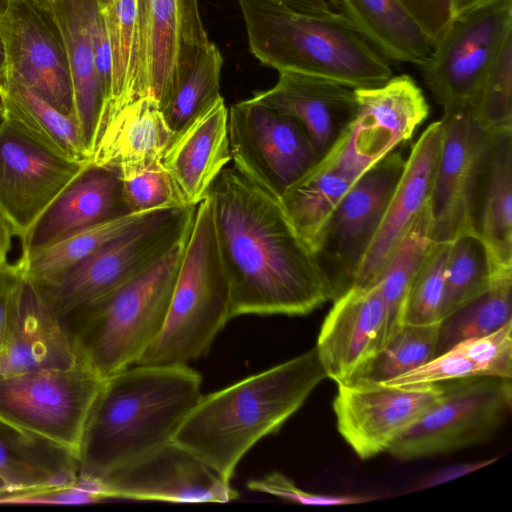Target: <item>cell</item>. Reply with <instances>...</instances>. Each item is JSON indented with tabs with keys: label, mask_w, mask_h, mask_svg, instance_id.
<instances>
[{
	"label": "cell",
	"mask_w": 512,
	"mask_h": 512,
	"mask_svg": "<svg viewBox=\"0 0 512 512\" xmlns=\"http://www.w3.org/2000/svg\"><path fill=\"white\" fill-rule=\"evenodd\" d=\"M103 500L102 496L84 490L75 483L68 486L0 494V504L13 505H82Z\"/></svg>",
	"instance_id": "obj_46"
},
{
	"label": "cell",
	"mask_w": 512,
	"mask_h": 512,
	"mask_svg": "<svg viewBox=\"0 0 512 512\" xmlns=\"http://www.w3.org/2000/svg\"><path fill=\"white\" fill-rule=\"evenodd\" d=\"M433 242L428 203L394 249L375 283L386 308L385 344L404 325L410 286Z\"/></svg>",
	"instance_id": "obj_32"
},
{
	"label": "cell",
	"mask_w": 512,
	"mask_h": 512,
	"mask_svg": "<svg viewBox=\"0 0 512 512\" xmlns=\"http://www.w3.org/2000/svg\"><path fill=\"white\" fill-rule=\"evenodd\" d=\"M440 323L404 324L369 362L343 383H384L427 363L436 356Z\"/></svg>",
	"instance_id": "obj_38"
},
{
	"label": "cell",
	"mask_w": 512,
	"mask_h": 512,
	"mask_svg": "<svg viewBox=\"0 0 512 512\" xmlns=\"http://www.w3.org/2000/svg\"><path fill=\"white\" fill-rule=\"evenodd\" d=\"M443 111L441 150L429 200L434 242H450L477 231L479 192L496 136L471 105Z\"/></svg>",
	"instance_id": "obj_11"
},
{
	"label": "cell",
	"mask_w": 512,
	"mask_h": 512,
	"mask_svg": "<svg viewBox=\"0 0 512 512\" xmlns=\"http://www.w3.org/2000/svg\"><path fill=\"white\" fill-rule=\"evenodd\" d=\"M422 28L433 45L453 19L451 0H398Z\"/></svg>",
	"instance_id": "obj_47"
},
{
	"label": "cell",
	"mask_w": 512,
	"mask_h": 512,
	"mask_svg": "<svg viewBox=\"0 0 512 512\" xmlns=\"http://www.w3.org/2000/svg\"><path fill=\"white\" fill-rule=\"evenodd\" d=\"M471 107L492 132L512 131V34L500 48Z\"/></svg>",
	"instance_id": "obj_41"
},
{
	"label": "cell",
	"mask_w": 512,
	"mask_h": 512,
	"mask_svg": "<svg viewBox=\"0 0 512 512\" xmlns=\"http://www.w3.org/2000/svg\"><path fill=\"white\" fill-rule=\"evenodd\" d=\"M495 459L484 460L479 462H470L463 464H456L446 468H443L439 471L428 476L425 481L420 485V488H428L431 486L439 485L444 482L453 480L457 477H460L464 474L475 471L487 464L493 462Z\"/></svg>",
	"instance_id": "obj_50"
},
{
	"label": "cell",
	"mask_w": 512,
	"mask_h": 512,
	"mask_svg": "<svg viewBox=\"0 0 512 512\" xmlns=\"http://www.w3.org/2000/svg\"><path fill=\"white\" fill-rule=\"evenodd\" d=\"M448 248L449 242H433L429 248L408 292L404 324L442 321Z\"/></svg>",
	"instance_id": "obj_40"
},
{
	"label": "cell",
	"mask_w": 512,
	"mask_h": 512,
	"mask_svg": "<svg viewBox=\"0 0 512 512\" xmlns=\"http://www.w3.org/2000/svg\"><path fill=\"white\" fill-rule=\"evenodd\" d=\"M100 11L109 36L112 78L110 97L103 106L98 128L115 112L136 99L137 0H111Z\"/></svg>",
	"instance_id": "obj_36"
},
{
	"label": "cell",
	"mask_w": 512,
	"mask_h": 512,
	"mask_svg": "<svg viewBox=\"0 0 512 512\" xmlns=\"http://www.w3.org/2000/svg\"><path fill=\"white\" fill-rule=\"evenodd\" d=\"M211 42L198 0H137L136 99L162 107Z\"/></svg>",
	"instance_id": "obj_15"
},
{
	"label": "cell",
	"mask_w": 512,
	"mask_h": 512,
	"mask_svg": "<svg viewBox=\"0 0 512 512\" xmlns=\"http://www.w3.org/2000/svg\"><path fill=\"white\" fill-rule=\"evenodd\" d=\"M7 72L6 52L3 37L0 31V83L3 82Z\"/></svg>",
	"instance_id": "obj_54"
},
{
	"label": "cell",
	"mask_w": 512,
	"mask_h": 512,
	"mask_svg": "<svg viewBox=\"0 0 512 512\" xmlns=\"http://www.w3.org/2000/svg\"><path fill=\"white\" fill-rule=\"evenodd\" d=\"M476 230L496 272L512 269V131L495 136L479 192Z\"/></svg>",
	"instance_id": "obj_29"
},
{
	"label": "cell",
	"mask_w": 512,
	"mask_h": 512,
	"mask_svg": "<svg viewBox=\"0 0 512 512\" xmlns=\"http://www.w3.org/2000/svg\"><path fill=\"white\" fill-rule=\"evenodd\" d=\"M2 92L7 119L62 156L91 162V154L75 117L60 112L11 76H5Z\"/></svg>",
	"instance_id": "obj_31"
},
{
	"label": "cell",
	"mask_w": 512,
	"mask_h": 512,
	"mask_svg": "<svg viewBox=\"0 0 512 512\" xmlns=\"http://www.w3.org/2000/svg\"><path fill=\"white\" fill-rule=\"evenodd\" d=\"M223 58L211 42L200 52L193 66L161 107L173 135L184 128L207 107L220 99Z\"/></svg>",
	"instance_id": "obj_39"
},
{
	"label": "cell",
	"mask_w": 512,
	"mask_h": 512,
	"mask_svg": "<svg viewBox=\"0 0 512 512\" xmlns=\"http://www.w3.org/2000/svg\"><path fill=\"white\" fill-rule=\"evenodd\" d=\"M353 182L336 171L312 167L281 196L289 220L311 250Z\"/></svg>",
	"instance_id": "obj_34"
},
{
	"label": "cell",
	"mask_w": 512,
	"mask_h": 512,
	"mask_svg": "<svg viewBox=\"0 0 512 512\" xmlns=\"http://www.w3.org/2000/svg\"><path fill=\"white\" fill-rule=\"evenodd\" d=\"M511 34L512 0H489L454 17L420 66L435 101L443 109L471 105Z\"/></svg>",
	"instance_id": "obj_13"
},
{
	"label": "cell",
	"mask_w": 512,
	"mask_h": 512,
	"mask_svg": "<svg viewBox=\"0 0 512 512\" xmlns=\"http://www.w3.org/2000/svg\"><path fill=\"white\" fill-rule=\"evenodd\" d=\"M188 232L146 269L63 319L80 361L100 379L135 365L159 335Z\"/></svg>",
	"instance_id": "obj_5"
},
{
	"label": "cell",
	"mask_w": 512,
	"mask_h": 512,
	"mask_svg": "<svg viewBox=\"0 0 512 512\" xmlns=\"http://www.w3.org/2000/svg\"><path fill=\"white\" fill-rule=\"evenodd\" d=\"M15 238L22 240V235L0 208V262L10 261L9 254Z\"/></svg>",
	"instance_id": "obj_51"
},
{
	"label": "cell",
	"mask_w": 512,
	"mask_h": 512,
	"mask_svg": "<svg viewBox=\"0 0 512 512\" xmlns=\"http://www.w3.org/2000/svg\"><path fill=\"white\" fill-rule=\"evenodd\" d=\"M1 420V419H0ZM2 421V420H1ZM6 424V423H5Z\"/></svg>",
	"instance_id": "obj_60"
},
{
	"label": "cell",
	"mask_w": 512,
	"mask_h": 512,
	"mask_svg": "<svg viewBox=\"0 0 512 512\" xmlns=\"http://www.w3.org/2000/svg\"><path fill=\"white\" fill-rule=\"evenodd\" d=\"M228 138L233 167L280 200L317 163L309 137L295 118L251 98L228 109Z\"/></svg>",
	"instance_id": "obj_14"
},
{
	"label": "cell",
	"mask_w": 512,
	"mask_h": 512,
	"mask_svg": "<svg viewBox=\"0 0 512 512\" xmlns=\"http://www.w3.org/2000/svg\"><path fill=\"white\" fill-rule=\"evenodd\" d=\"M247 487L256 492L267 493L304 505L334 506L357 504L371 499L357 495L316 494L304 491L285 475L273 472L259 479L249 480Z\"/></svg>",
	"instance_id": "obj_45"
},
{
	"label": "cell",
	"mask_w": 512,
	"mask_h": 512,
	"mask_svg": "<svg viewBox=\"0 0 512 512\" xmlns=\"http://www.w3.org/2000/svg\"><path fill=\"white\" fill-rule=\"evenodd\" d=\"M327 378L316 347L203 395L178 428L173 442L230 482L243 456L276 433Z\"/></svg>",
	"instance_id": "obj_3"
},
{
	"label": "cell",
	"mask_w": 512,
	"mask_h": 512,
	"mask_svg": "<svg viewBox=\"0 0 512 512\" xmlns=\"http://www.w3.org/2000/svg\"><path fill=\"white\" fill-rule=\"evenodd\" d=\"M512 321V269L495 274L490 287L440 323L436 355L485 336Z\"/></svg>",
	"instance_id": "obj_35"
},
{
	"label": "cell",
	"mask_w": 512,
	"mask_h": 512,
	"mask_svg": "<svg viewBox=\"0 0 512 512\" xmlns=\"http://www.w3.org/2000/svg\"><path fill=\"white\" fill-rule=\"evenodd\" d=\"M230 160L228 108L221 97L173 135L161 165L182 205L197 206Z\"/></svg>",
	"instance_id": "obj_25"
},
{
	"label": "cell",
	"mask_w": 512,
	"mask_h": 512,
	"mask_svg": "<svg viewBox=\"0 0 512 512\" xmlns=\"http://www.w3.org/2000/svg\"><path fill=\"white\" fill-rule=\"evenodd\" d=\"M6 119V109L2 92V83H0V128Z\"/></svg>",
	"instance_id": "obj_55"
},
{
	"label": "cell",
	"mask_w": 512,
	"mask_h": 512,
	"mask_svg": "<svg viewBox=\"0 0 512 512\" xmlns=\"http://www.w3.org/2000/svg\"><path fill=\"white\" fill-rule=\"evenodd\" d=\"M511 407L510 378L476 376L445 382L439 399L387 452L408 461L480 443L496 431Z\"/></svg>",
	"instance_id": "obj_9"
},
{
	"label": "cell",
	"mask_w": 512,
	"mask_h": 512,
	"mask_svg": "<svg viewBox=\"0 0 512 512\" xmlns=\"http://www.w3.org/2000/svg\"><path fill=\"white\" fill-rule=\"evenodd\" d=\"M89 163L62 156L5 119L0 128V208L22 238Z\"/></svg>",
	"instance_id": "obj_18"
},
{
	"label": "cell",
	"mask_w": 512,
	"mask_h": 512,
	"mask_svg": "<svg viewBox=\"0 0 512 512\" xmlns=\"http://www.w3.org/2000/svg\"><path fill=\"white\" fill-rule=\"evenodd\" d=\"M103 382L82 362L0 377V419L79 462L85 428Z\"/></svg>",
	"instance_id": "obj_7"
},
{
	"label": "cell",
	"mask_w": 512,
	"mask_h": 512,
	"mask_svg": "<svg viewBox=\"0 0 512 512\" xmlns=\"http://www.w3.org/2000/svg\"><path fill=\"white\" fill-rule=\"evenodd\" d=\"M80 361L64 320L25 274L0 348V377L54 368Z\"/></svg>",
	"instance_id": "obj_21"
},
{
	"label": "cell",
	"mask_w": 512,
	"mask_h": 512,
	"mask_svg": "<svg viewBox=\"0 0 512 512\" xmlns=\"http://www.w3.org/2000/svg\"><path fill=\"white\" fill-rule=\"evenodd\" d=\"M196 206L162 208L45 283H36L64 319L131 279L189 230ZM35 282V281H34Z\"/></svg>",
	"instance_id": "obj_8"
},
{
	"label": "cell",
	"mask_w": 512,
	"mask_h": 512,
	"mask_svg": "<svg viewBox=\"0 0 512 512\" xmlns=\"http://www.w3.org/2000/svg\"><path fill=\"white\" fill-rule=\"evenodd\" d=\"M252 100L295 118L306 131L317 162L351 122L356 111L354 88L331 79L279 72L269 89Z\"/></svg>",
	"instance_id": "obj_24"
},
{
	"label": "cell",
	"mask_w": 512,
	"mask_h": 512,
	"mask_svg": "<svg viewBox=\"0 0 512 512\" xmlns=\"http://www.w3.org/2000/svg\"><path fill=\"white\" fill-rule=\"evenodd\" d=\"M79 468L64 451L0 420V478L9 492L71 485Z\"/></svg>",
	"instance_id": "obj_30"
},
{
	"label": "cell",
	"mask_w": 512,
	"mask_h": 512,
	"mask_svg": "<svg viewBox=\"0 0 512 512\" xmlns=\"http://www.w3.org/2000/svg\"><path fill=\"white\" fill-rule=\"evenodd\" d=\"M121 182L124 200L130 212L184 206L162 165L121 178Z\"/></svg>",
	"instance_id": "obj_42"
},
{
	"label": "cell",
	"mask_w": 512,
	"mask_h": 512,
	"mask_svg": "<svg viewBox=\"0 0 512 512\" xmlns=\"http://www.w3.org/2000/svg\"><path fill=\"white\" fill-rule=\"evenodd\" d=\"M456 346L476 365L481 376L512 378V321Z\"/></svg>",
	"instance_id": "obj_43"
},
{
	"label": "cell",
	"mask_w": 512,
	"mask_h": 512,
	"mask_svg": "<svg viewBox=\"0 0 512 512\" xmlns=\"http://www.w3.org/2000/svg\"><path fill=\"white\" fill-rule=\"evenodd\" d=\"M489 0H451L453 18Z\"/></svg>",
	"instance_id": "obj_53"
},
{
	"label": "cell",
	"mask_w": 512,
	"mask_h": 512,
	"mask_svg": "<svg viewBox=\"0 0 512 512\" xmlns=\"http://www.w3.org/2000/svg\"><path fill=\"white\" fill-rule=\"evenodd\" d=\"M442 143L440 120L430 124L413 145L380 226L354 276L351 287L368 289L417 216L429 203Z\"/></svg>",
	"instance_id": "obj_20"
},
{
	"label": "cell",
	"mask_w": 512,
	"mask_h": 512,
	"mask_svg": "<svg viewBox=\"0 0 512 512\" xmlns=\"http://www.w3.org/2000/svg\"><path fill=\"white\" fill-rule=\"evenodd\" d=\"M25 278L24 261L0 262V348L4 342L15 299Z\"/></svg>",
	"instance_id": "obj_48"
},
{
	"label": "cell",
	"mask_w": 512,
	"mask_h": 512,
	"mask_svg": "<svg viewBox=\"0 0 512 512\" xmlns=\"http://www.w3.org/2000/svg\"><path fill=\"white\" fill-rule=\"evenodd\" d=\"M481 376L476 365L455 345L427 363L383 384L415 386Z\"/></svg>",
	"instance_id": "obj_44"
},
{
	"label": "cell",
	"mask_w": 512,
	"mask_h": 512,
	"mask_svg": "<svg viewBox=\"0 0 512 512\" xmlns=\"http://www.w3.org/2000/svg\"><path fill=\"white\" fill-rule=\"evenodd\" d=\"M295 10L318 14L327 15L333 13L335 10L330 7L326 0H276Z\"/></svg>",
	"instance_id": "obj_52"
},
{
	"label": "cell",
	"mask_w": 512,
	"mask_h": 512,
	"mask_svg": "<svg viewBox=\"0 0 512 512\" xmlns=\"http://www.w3.org/2000/svg\"><path fill=\"white\" fill-rule=\"evenodd\" d=\"M69 66L74 113L91 154L104 105L94 55L93 25L96 0H47Z\"/></svg>",
	"instance_id": "obj_27"
},
{
	"label": "cell",
	"mask_w": 512,
	"mask_h": 512,
	"mask_svg": "<svg viewBox=\"0 0 512 512\" xmlns=\"http://www.w3.org/2000/svg\"><path fill=\"white\" fill-rule=\"evenodd\" d=\"M405 161L401 153L394 150L362 173L341 198L312 245L332 300L351 288Z\"/></svg>",
	"instance_id": "obj_12"
},
{
	"label": "cell",
	"mask_w": 512,
	"mask_h": 512,
	"mask_svg": "<svg viewBox=\"0 0 512 512\" xmlns=\"http://www.w3.org/2000/svg\"><path fill=\"white\" fill-rule=\"evenodd\" d=\"M99 481L107 499L226 503L238 497L230 482L173 441L113 469Z\"/></svg>",
	"instance_id": "obj_19"
},
{
	"label": "cell",
	"mask_w": 512,
	"mask_h": 512,
	"mask_svg": "<svg viewBox=\"0 0 512 512\" xmlns=\"http://www.w3.org/2000/svg\"><path fill=\"white\" fill-rule=\"evenodd\" d=\"M444 383L392 386L338 383L333 400L337 428L361 459L388 451L441 396Z\"/></svg>",
	"instance_id": "obj_17"
},
{
	"label": "cell",
	"mask_w": 512,
	"mask_h": 512,
	"mask_svg": "<svg viewBox=\"0 0 512 512\" xmlns=\"http://www.w3.org/2000/svg\"><path fill=\"white\" fill-rule=\"evenodd\" d=\"M249 50L278 72L323 77L353 88L375 87L393 76L378 53L337 11L295 10L276 0H238Z\"/></svg>",
	"instance_id": "obj_4"
},
{
	"label": "cell",
	"mask_w": 512,
	"mask_h": 512,
	"mask_svg": "<svg viewBox=\"0 0 512 512\" xmlns=\"http://www.w3.org/2000/svg\"><path fill=\"white\" fill-rule=\"evenodd\" d=\"M158 210L128 213L78 230L21 258L24 261L25 274L38 284L50 281Z\"/></svg>",
	"instance_id": "obj_33"
},
{
	"label": "cell",
	"mask_w": 512,
	"mask_h": 512,
	"mask_svg": "<svg viewBox=\"0 0 512 512\" xmlns=\"http://www.w3.org/2000/svg\"><path fill=\"white\" fill-rule=\"evenodd\" d=\"M328 2V4L330 5V7L334 10H339V7H338V2L337 0H326Z\"/></svg>",
	"instance_id": "obj_59"
},
{
	"label": "cell",
	"mask_w": 512,
	"mask_h": 512,
	"mask_svg": "<svg viewBox=\"0 0 512 512\" xmlns=\"http://www.w3.org/2000/svg\"><path fill=\"white\" fill-rule=\"evenodd\" d=\"M93 44L95 64L105 104L110 97L111 91L112 56L105 19L100 10L93 25Z\"/></svg>",
	"instance_id": "obj_49"
},
{
	"label": "cell",
	"mask_w": 512,
	"mask_h": 512,
	"mask_svg": "<svg viewBox=\"0 0 512 512\" xmlns=\"http://www.w3.org/2000/svg\"><path fill=\"white\" fill-rule=\"evenodd\" d=\"M172 137L159 102L152 96H142L99 126L91 163L113 168L120 178H127L161 165Z\"/></svg>",
	"instance_id": "obj_26"
},
{
	"label": "cell",
	"mask_w": 512,
	"mask_h": 512,
	"mask_svg": "<svg viewBox=\"0 0 512 512\" xmlns=\"http://www.w3.org/2000/svg\"><path fill=\"white\" fill-rule=\"evenodd\" d=\"M7 492H9L8 487L0 478V494L7 493Z\"/></svg>",
	"instance_id": "obj_58"
},
{
	"label": "cell",
	"mask_w": 512,
	"mask_h": 512,
	"mask_svg": "<svg viewBox=\"0 0 512 512\" xmlns=\"http://www.w3.org/2000/svg\"><path fill=\"white\" fill-rule=\"evenodd\" d=\"M230 319L229 281L208 195L196 206L163 327L135 365H188Z\"/></svg>",
	"instance_id": "obj_6"
},
{
	"label": "cell",
	"mask_w": 512,
	"mask_h": 512,
	"mask_svg": "<svg viewBox=\"0 0 512 512\" xmlns=\"http://www.w3.org/2000/svg\"><path fill=\"white\" fill-rule=\"evenodd\" d=\"M0 31L6 75L27 85L60 112L75 117L66 53L47 0H11Z\"/></svg>",
	"instance_id": "obj_16"
},
{
	"label": "cell",
	"mask_w": 512,
	"mask_h": 512,
	"mask_svg": "<svg viewBox=\"0 0 512 512\" xmlns=\"http://www.w3.org/2000/svg\"><path fill=\"white\" fill-rule=\"evenodd\" d=\"M98 7L100 10L106 8L111 0H96Z\"/></svg>",
	"instance_id": "obj_57"
},
{
	"label": "cell",
	"mask_w": 512,
	"mask_h": 512,
	"mask_svg": "<svg viewBox=\"0 0 512 512\" xmlns=\"http://www.w3.org/2000/svg\"><path fill=\"white\" fill-rule=\"evenodd\" d=\"M11 0H0V21L6 14Z\"/></svg>",
	"instance_id": "obj_56"
},
{
	"label": "cell",
	"mask_w": 512,
	"mask_h": 512,
	"mask_svg": "<svg viewBox=\"0 0 512 512\" xmlns=\"http://www.w3.org/2000/svg\"><path fill=\"white\" fill-rule=\"evenodd\" d=\"M340 13L388 61L424 65L434 45L398 0H337Z\"/></svg>",
	"instance_id": "obj_28"
},
{
	"label": "cell",
	"mask_w": 512,
	"mask_h": 512,
	"mask_svg": "<svg viewBox=\"0 0 512 512\" xmlns=\"http://www.w3.org/2000/svg\"><path fill=\"white\" fill-rule=\"evenodd\" d=\"M496 273L490 253L477 231L462 233L450 241L442 320L484 293Z\"/></svg>",
	"instance_id": "obj_37"
},
{
	"label": "cell",
	"mask_w": 512,
	"mask_h": 512,
	"mask_svg": "<svg viewBox=\"0 0 512 512\" xmlns=\"http://www.w3.org/2000/svg\"><path fill=\"white\" fill-rule=\"evenodd\" d=\"M208 195L229 281L231 318L305 315L332 300L313 251L280 199L234 167L222 170Z\"/></svg>",
	"instance_id": "obj_1"
},
{
	"label": "cell",
	"mask_w": 512,
	"mask_h": 512,
	"mask_svg": "<svg viewBox=\"0 0 512 512\" xmlns=\"http://www.w3.org/2000/svg\"><path fill=\"white\" fill-rule=\"evenodd\" d=\"M188 365H133L104 380L85 428L79 473L100 480L171 442L202 396Z\"/></svg>",
	"instance_id": "obj_2"
},
{
	"label": "cell",
	"mask_w": 512,
	"mask_h": 512,
	"mask_svg": "<svg viewBox=\"0 0 512 512\" xmlns=\"http://www.w3.org/2000/svg\"><path fill=\"white\" fill-rule=\"evenodd\" d=\"M354 92L356 111L351 122L313 166L352 181L409 140L429 114L421 88L407 74Z\"/></svg>",
	"instance_id": "obj_10"
},
{
	"label": "cell",
	"mask_w": 512,
	"mask_h": 512,
	"mask_svg": "<svg viewBox=\"0 0 512 512\" xmlns=\"http://www.w3.org/2000/svg\"><path fill=\"white\" fill-rule=\"evenodd\" d=\"M324 319L316 349L328 378H351L385 344L386 308L378 284L351 287L336 298Z\"/></svg>",
	"instance_id": "obj_22"
},
{
	"label": "cell",
	"mask_w": 512,
	"mask_h": 512,
	"mask_svg": "<svg viewBox=\"0 0 512 512\" xmlns=\"http://www.w3.org/2000/svg\"><path fill=\"white\" fill-rule=\"evenodd\" d=\"M130 212L117 170L89 163L50 203L21 241V258L83 228Z\"/></svg>",
	"instance_id": "obj_23"
}]
</instances>
